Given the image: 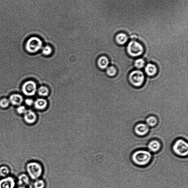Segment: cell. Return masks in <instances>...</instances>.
<instances>
[{"instance_id":"6da1fadb","label":"cell","mask_w":188,"mask_h":188,"mask_svg":"<svg viewBox=\"0 0 188 188\" xmlns=\"http://www.w3.org/2000/svg\"><path fill=\"white\" fill-rule=\"evenodd\" d=\"M152 158L153 155L151 152L145 149L136 150L132 153L131 156V160L133 163L141 168L148 165Z\"/></svg>"},{"instance_id":"7a4b0ae2","label":"cell","mask_w":188,"mask_h":188,"mask_svg":"<svg viewBox=\"0 0 188 188\" xmlns=\"http://www.w3.org/2000/svg\"><path fill=\"white\" fill-rule=\"evenodd\" d=\"M171 150L173 153L178 157H187L188 154L187 141L181 138L176 139L172 145Z\"/></svg>"},{"instance_id":"3957f363","label":"cell","mask_w":188,"mask_h":188,"mask_svg":"<svg viewBox=\"0 0 188 188\" xmlns=\"http://www.w3.org/2000/svg\"><path fill=\"white\" fill-rule=\"evenodd\" d=\"M27 170L30 178L34 180L41 178L44 171L42 164L36 161L28 163Z\"/></svg>"},{"instance_id":"277c9868","label":"cell","mask_w":188,"mask_h":188,"mask_svg":"<svg viewBox=\"0 0 188 188\" xmlns=\"http://www.w3.org/2000/svg\"><path fill=\"white\" fill-rule=\"evenodd\" d=\"M24 47L27 52L30 54L35 53L42 48V42L38 37H31L26 41Z\"/></svg>"},{"instance_id":"5b68a950","label":"cell","mask_w":188,"mask_h":188,"mask_svg":"<svg viewBox=\"0 0 188 188\" xmlns=\"http://www.w3.org/2000/svg\"><path fill=\"white\" fill-rule=\"evenodd\" d=\"M126 51L130 56L136 57L140 56L144 52V48L141 43L136 41H132L128 43Z\"/></svg>"},{"instance_id":"8992f818","label":"cell","mask_w":188,"mask_h":188,"mask_svg":"<svg viewBox=\"0 0 188 188\" xmlns=\"http://www.w3.org/2000/svg\"><path fill=\"white\" fill-rule=\"evenodd\" d=\"M129 83L136 87H141L144 83L145 76L142 71L138 69L134 70L129 73L128 76Z\"/></svg>"},{"instance_id":"52a82bcc","label":"cell","mask_w":188,"mask_h":188,"mask_svg":"<svg viewBox=\"0 0 188 188\" xmlns=\"http://www.w3.org/2000/svg\"><path fill=\"white\" fill-rule=\"evenodd\" d=\"M21 93L27 96L34 95L37 90V85L35 82L31 80H27L23 82L21 87Z\"/></svg>"},{"instance_id":"ba28073f","label":"cell","mask_w":188,"mask_h":188,"mask_svg":"<svg viewBox=\"0 0 188 188\" xmlns=\"http://www.w3.org/2000/svg\"><path fill=\"white\" fill-rule=\"evenodd\" d=\"M133 132L137 137H143L149 133L150 128L146 123L139 122L134 126Z\"/></svg>"},{"instance_id":"9c48e42d","label":"cell","mask_w":188,"mask_h":188,"mask_svg":"<svg viewBox=\"0 0 188 188\" xmlns=\"http://www.w3.org/2000/svg\"><path fill=\"white\" fill-rule=\"evenodd\" d=\"M161 143L157 139H153L148 142L147 147L150 152L157 153L161 149Z\"/></svg>"},{"instance_id":"30bf717a","label":"cell","mask_w":188,"mask_h":188,"mask_svg":"<svg viewBox=\"0 0 188 188\" xmlns=\"http://www.w3.org/2000/svg\"><path fill=\"white\" fill-rule=\"evenodd\" d=\"M8 98L10 104L13 106H20L24 102V98L22 95L17 93L10 94Z\"/></svg>"},{"instance_id":"8fae6325","label":"cell","mask_w":188,"mask_h":188,"mask_svg":"<svg viewBox=\"0 0 188 188\" xmlns=\"http://www.w3.org/2000/svg\"><path fill=\"white\" fill-rule=\"evenodd\" d=\"M24 119L27 123L33 124L37 122V116L35 113L31 110H27L24 114Z\"/></svg>"},{"instance_id":"7c38bea8","label":"cell","mask_w":188,"mask_h":188,"mask_svg":"<svg viewBox=\"0 0 188 188\" xmlns=\"http://www.w3.org/2000/svg\"><path fill=\"white\" fill-rule=\"evenodd\" d=\"M15 182L12 177L2 179L0 180V188H14Z\"/></svg>"},{"instance_id":"4fadbf2b","label":"cell","mask_w":188,"mask_h":188,"mask_svg":"<svg viewBox=\"0 0 188 188\" xmlns=\"http://www.w3.org/2000/svg\"><path fill=\"white\" fill-rule=\"evenodd\" d=\"M128 40V37L126 34L123 33H118L115 37L116 43L119 45H123L126 44Z\"/></svg>"},{"instance_id":"5bb4252c","label":"cell","mask_w":188,"mask_h":188,"mask_svg":"<svg viewBox=\"0 0 188 188\" xmlns=\"http://www.w3.org/2000/svg\"><path fill=\"white\" fill-rule=\"evenodd\" d=\"M147 75L150 76H155L157 72V68L155 64L151 63L147 64L144 69Z\"/></svg>"},{"instance_id":"9a60e30c","label":"cell","mask_w":188,"mask_h":188,"mask_svg":"<svg viewBox=\"0 0 188 188\" xmlns=\"http://www.w3.org/2000/svg\"><path fill=\"white\" fill-rule=\"evenodd\" d=\"M34 105L37 110H42L46 108L47 103L46 100L43 98H38L34 102Z\"/></svg>"},{"instance_id":"2e32d148","label":"cell","mask_w":188,"mask_h":188,"mask_svg":"<svg viewBox=\"0 0 188 188\" xmlns=\"http://www.w3.org/2000/svg\"><path fill=\"white\" fill-rule=\"evenodd\" d=\"M145 122L148 126L153 128L157 126L158 122V119L155 115H151L148 116L145 119Z\"/></svg>"},{"instance_id":"e0dca14e","label":"cell","mask_w":188,"mask_h":188,"mask_svg":"<svg viewBox=\"0 0 188 188\" xmlns=\"http://www.w3.org/2000/svg\"><path fill=\"white\" fill-rule=\"evenodd\" d=\"M109 62L108 59L106 57L103 56L98 59V64L100 69H105L108 67Z\"/></svg>"},{"instance_id":"ac0fdd59","label":"cell","mask_w":188,"mask_h":188,"mask_svg":"<svg viewBox=\"0 0 188 188\" xmlns=\"http://www.w3.org/2000/svg\"><path fill=\"white\" fill-rule=\"evenodd\" d=\"M29 183V178L26 174H21L19 177V184L21 185H27Z\"/></svg>"},{"instance_id":"d6986e66","label":"cell","mask_w":188,"mask_h":188,"mask_svg":"<svg viewBox=\"0 0 188 188\" xmlns=\"http://www.w3.org/2000/svg\"><path fill=\"white\" fill-rule=\"evenodd\" d=\"M10 104L8 98H2L0 99V108L2 109L8 108Z\"/></svg>"},{"instance_id":"ffe728a7","label":"cell","mask_w":188,"mask_h":188,"mask_svg":"<svg viewBox=\"0 0 188 188\" xmlns=\"http://www.w3.org/2000/svg\"><path fill=\"white\" fill-rule=\"evenodd\" d=\"M145 64V62L143 59L139 58L137 59L134 62V65L136 68L140 69L144 67Z\"/></svg>"},{"instance_id":"44dd1931","label":"cell","mask_w":188,"mask_h":188,"mask_svg":"<svg viewBox=\"0 0 188 188\" xmlns=\"http://www.w3.org/2000/svg\"><path fill=\"white\" fill-rule=\"evenodd\" d=\"M34 185L35 188H44L46 184L42 179H38L35 180Z\"/></svg>"},{"instance_id":"7402d4cb","label":"cell","mask_w":188,"mask_h":188,"mask_svg":"<svg viewBox=\"0 0 188 188\" xmlns=\"http://www.w3.org/2000/svg\"><path fill=\"white\" fill-rule=\"evenodd\" d=\"M117 69L114 66H110L107 68L106 73L109 76H114L117 74Z\"/></svg>"},{"instance_id":"603a6c76","label":"cell","mask_w":188,"mask_h":188,"mask_svg":"<svg viewBox=\"0 0 188 188\" xmlns=\"http://www.w3.org/2000/svg\"><path fill=\"white\" fill-rule=\"evenodd\" d=\"M49 90L47 87L42 86L38 89V94L39 95L42 96H47L49 94Z\"/></svg>"},{"instance_id":"cb8c5ba5","label":"cell","mask_w":188,"mask_h":188,"mask_svg":"<svg viewBox=\"0 0 188 188\" xmlns=\"http://www.w3.org/2000/svg\"><path fill=\"white\" fill-rule=\"evenodd\" d=\"M9 173V170L6 166H3L0 168V175L2 176L5 177Z\"/></svg>"},{"instance_id":"d4e9b609","label":"cell","mask_w":188,"mask_h":188,"mask_svg":"<svg viewBox=\"0 0 188 188\" xmlns=\"http://www.w3.org/2000/svg\"><path fill=\"white\" fill-rule=\"evenodd\" d=\"M27 110L26 107L22 105H20L16 109L17 112L19 114H24Z\"/></svg>"},{"instance_id":"484cf974","label":"cell","mask_w":188,"mask_h":188,"mask_svg":"<svg viewBox=\"0 0 188 188\" xmlns=\"http://www.w3.org/2000/svg\"><path fill=\"white\" fill-rule=\"evenodd\" d=\"M43 54L45 55H49L52 52V49L49 46H46L43 48L42 51Z\"/></svg>"},{"instance_id":"4316f807","label":"cell","mask_w":188,"mask_h":188,"mask_svg":"<svg viewBox=\"0 0 188 188\" xmlns=\"http://www.w3.org/2000/svg\"><path fill=\"white\" fill-rule=\"evenodd\" d=\"M24 102L28 106H31L34 104V100L31 98H27L25 100Z\"/></svg>"},{"instance_id":"83f0119b","label":"cell","mask_w":188,"mask_h":188,"mask_svg":"<svg viewBox=\"0 0 188 188\" xmlns=\"http://www.w3.org/2000/svg\"><path fill=\"white\" fill-rule=\"evenodd\" d=\"M18 188H25L24 187H19Z\"/></svg>"}]
</instances>
